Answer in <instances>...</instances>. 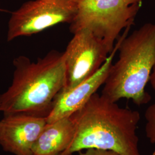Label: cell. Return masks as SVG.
Here are the masks:
<instances>
[{
    "mask_svg": "<svg viewBox=\"0 0 155 155\" xmlns=\"http://www.w3.org/2000/svg\"><path fill=\"white\" fill-rule=\"evenodd\" d=\"M155 155V150H154V151H153V153H152V155Z\"/></svg>",
    "mask_w": 155,
    "mask_h": 155,
    "instance_id": "13",
    "label": "cell"
},
{
    "mask_svg": "<svg viewBox=\"0 0 155 155\" xmlns=\"http://www.w3.org/2000/svg\"><path fill=\"white\" fill-rule=\"evenodd\" d=\"M79 0H31L13 12L8 22L7 41L31 36L61 23L72 22Z\"/></svg>",
    "mask_w": 155,
    "mask_h": 155,
    "instance_id": "5",
    "label": "cell"
},
{
    "mask_svg": "<svg viewBox=\"0 0 155 155\" xmlns=\"http://www.w3.org/2000/svg\"><path fill=\"white\" fill-rule=\"evenodd\" d=\"M150 82L151 84L152 88L154 89V90L155 91V64L153 68L152 71L151 75H150Z\"/></svg>",
    "mask_w": 155,
    "mask_h": 155,
    "instance_id": "12",
    "label": "cell"
},
{
    "mask_svg": "<svg viewBox=\"0 0 155 155\" xmlns=\"http://www.w3.org/2000/svg\"><path fill=\"white\" fill-rule=\"evenodd\" d=\"M119 58L112 63L101 95L113 102L131 100L137 106L148 104L145 91L155 64V22L145 23L123 39Z\"/></svg>",
    "mask_w": 155,
    "mask_h": 155,
    "instance_id": "3",
    "label": "cell"
},
{
    "mask_svg": "<svg viewBox=\"0 0 155 155\" xmlns=\"http://www.w3.org/2000/svg\"><path fill=\"white\" fill-rule=\"evenodd\" d=\"M130 28V27L126 28L123 35L117 39L113 50L97 72L74 88L61 90L56 96L51 110L46 117L47 123H52L72 116L104 84L120 43L128 35Z\"/></svg>",
    "mask_w": 155,
    "mask_h": 155,
    "instance_id": "7",
    "label": "cell"
},
{
    "mask_svg": "<svg viewBox=\"0 0 155 155\" xmlns=\"http://www.w3.org/2000/svg\"><path fill=\"white\" fill-rule=\"evenodd\" d=\"M0 11L3 12V11H5V10H3V9H0Z\"/></svg>",
    "mask_w": 155,
    "mask_h": 155,
    "instance_id": "14",
    "label": "cell"
},
{
    "mask_svg": "<svg viewBox=\"0 0 155 155\" xmlns=\"http://www.w3.org/2000/svg\"></svg>",
    "mask_w": 155,
    "mask_h": 155,
    "instance_id": "15",
    "label": "cell"
},
{
    "mask_svg": "<svg viewBox=\"0 0 155 155\" xmlns=\"http://www.w3.org/2000/svg\"><path fill=\"white\" fill-rule=\"evenodd\" d=\"M46 124L45 117L4 114L0 120V145L4 151L13 155H33V145Z\"/></svg>",
    "mask_w": 155,
    "mask_h": 155,
    "instance_id": "8",
    "label": "cell"
},
{
    "mask_svg": "<svg viewBox=\"0 0 155 155\" xmlns=\"http://www.w3.org/2000/svg\"><path fill=\"white\" fill-rule=\"evenodd\" d=\"M64 52L66 83L61 90L74 88L92 77L107 59L110 51L105 43L89 29L75 33Z\"/></svg>",
    "mask_w": 155,
    "mask_h": 155,
    "instance_id": "6",
    "label": "cell"
},
{
    "mask_svg": "<svg viewBox=\"0 0 155 155\" xmlns=\"http://www.w3.org/2000/svg\"><path fill=\"white\" fill-rule=\"evenodd\" d=\"M145 134L152 144H155V101L145 112Z\"/></svg>",
    "mask_w": 155,
    "mask_h": 155,
    "instance_id": "10",
    "label": "cell"
},
{
    "mask_svg": "<svg viewBox=\"0 0 155 155\" xmlns=\"http://www.w3.org/2000/svg\"><path fill=\"white\" fill-rule=\"evenodd\" d=\"M74 125L71 117L47 123L33 145V155H58L72 141Z\"/></svg>",
    "mask_w": 155,
    "mask_h": 155,
    "instance_id": "9",
    "label": "cell"
},
{
    "mask_svg": "<svg viewBox=\"0 0 155 155\" xmlns=\"http://www.w3.org/2000/svg\"><path fill=\"white\" fill-rule=\"evenodd\" d=\"M70 117L74 125V137L59 155H72L88 149L141 155L137 134L139 111L121 107L95 93Z\"/></svg>",
    "mask_w": 155,
    "mask_h": 155,
    "instance_id": "1",
    "label": "cell"
},
{
    "mask_svg": "<svg viewBox=\"0 0 155 155\" xmlns=\"http://www.w3.org/2000/svg\"><path fill=\"white\" fill-rule=\"evenodd\" d=\"M85 150V152H79V155H121L110 150L88 149Z\"/></svg>",
    "mask_w": 155,
    "mask_h": 155,
    "instance_id": "11",
    "label": "cell"
},
{
    "mask_svg": "<svg viewBox=\"0 0 155 155\" xmlns=\"http://www.w3.org/2000/svg\"><path fill=\"white\" fill-rule=\"evenodd\" d=\"M13 65L11 84L0 95V111L46 117L66 83L64 52L52 50L36 62L20 56Z\"/></svg>",
    "mask_w": 155,
    "mask_h": 155,
    "instance_id": "2",
    "label": "cell"
},
{
    "mask_svg": "<svg viewBox=\"0 0 155 155\" xmlns=\"http://www.w3.org/2000/svg\"><path fill=\"white\" fill-rule=\"evenodd\" d=\"M142 2L143 0H79L70 30L74 34L89 29L112 51L121 32L133 24Z\"/></svg>",
    "mask_w": 155,
    "mask_h": 155,
    "instance_id": "4",
    "label": "cell"
}]
</instances>
